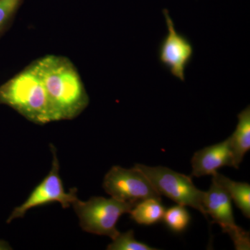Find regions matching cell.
Masks as SVG:
<instances>
[{"label":"cell","instance_id":"6da1fadb","mask_svg":"<svg viewBox=\"0 0 250 250\" xmlns=\"http://www.w3.org/2000/svg\"><path fill=\"white\" fill-rule=\"evenodd\" d=\"M58 121L73 120L90 103L84 83L67 57L49 54L34 61Z\"/></svg>","mask_w":250,"mask_h":250},{"label":"cell","instance_id":"5b68a950","mask_svg":"<svg viewBox=\"0 0 250 250\" xmlns=\"http://www.w3.org/2000/svg\"><path fill=\"white\" fill-rule=\"evenodd\" d=\"M49 146L53 158L52 168L42 182L31 191L24 203L14 208L6 220V223H10L16 218H23L28 210L35 207L59 202L62 208H70L72 204L78 200L76 188L70 189L69 192L65 191L59 174L60 165L57 148L54 147V145L50 144Z\"/></svg>","mask_w":250,"mask_h":250},{"label":"cell","instance_id":"7c38bea8","mask_svg":"<svg viewBox=\"0 0 250 250\" xmlns=\"http://www.w3.org/2000/svg\"><path fill=\"white\" fill-rule=\"evenodd\" d=\"M165 211L161 200L149 198L136 204L129 213L131 219L139 225H151L162 220Z\"/></svg>","mask_w":250,"mask_h":250},{"label":"cell","instance_id":"9c48e42d","mask_svg":"<svg viewBox=\"0 0 250 250\" xmlns=\"http://www.w3.org/2000/svg\"><path fill=\"white\" fill-rule=\"evenodd\" d=\"M192 176L196 177L212 175L224 166L233 167V159L229 140L203 148L192 156Z\"/></svg>","mask_w":250,"mask_h":250},{"label":"cell","instance_id":"52a82bcc","mask_svg":"<svg viewBox=\"0 0 250 250\" xmlns=\"http://www.w3.org/2000/svg\"><path fill=\"white\" fill-rule=\"evenodd\" d=\"M203 207L206 215H209L213 223L218 224L223 232L229 235L236 250H250V233L235 223L231 197L224 188L213 180L209 190L204 194Z\"/></svg>","mask_w":250,"mask_h":250},{"label":"cell","instance_id":"5bb4252c","mask_svg":"<svg viewBox=\"0 0 250 250\" xmlns=\"http://www.w3.org/2000/svg\"><path fill=\"white\" fill-rule=\"evenodd\" d=\"M113 242L108 245V250H155L156 248H151L145 243L136 241L134 238L133 230H129L125 233H119L112 240Z\"/></svg>","mask_w":250,"mask_h":250},{"label":"cell","instance_id":"8fae6325","mask_svg":"<svg viewBox=\"0 0 250 250\" xmlns=\"http://www.w3.org/2000/svg\"><path fill=\"white\" fill-rule=\"evenodd\" d=\"M214 181L228 192L237 207L246 218H250V186L249 184L237 182L218 172L213 175Z\"/></svg>","mask_w":250,"mask_h":250},{"label":"cell","instance_id":"3957f363","mask_svg":"<svg viewBox=\"0 0 250 250\" xmlns=\"http://www.w3.org/2000/svg\"><path fill=\"white\" fill-rule=\"evenodd\" d=\"M134 204L103 197H93L88 201L77 200L72 204L81 228L86 232L108 236L112 240L118 234L116 225L121 215L129 213Z\"/></svg>","mask_w":250,"mask_h":250},{"label":"cell","instance_id":"4fadbf2b","mask_svg":"<svg viewBox=\"0 0 250 250\" xmlns=\"http://www.w3.org/2000/svg\"><path fill=\"white\" fill-rule=\"evenodd\" d=\"M163 219L171 230L182 232L190 223V216L186 207L178 205L166 210Z\"/></svg>","mask_w":250,"mask_h":250},{"label":"cell","instance_id":"9a60e30c","mask_svg":"<svg viewBox=\"0 0 250 250\" xmlns=\"http://www.w3.org/2000/svg\"><path fill=\"white\" fill-rule=\"evenodd\" d=\"M23 2L24 0H0V36L11 25Z\"/></svg>","mask_w":250,"mask_h":250},{"label":"cell","instance_id":"7a4b0ae2","mask_svg":"<svg viewBox=\"0 0 250 250\" xmlns=\"http://www.w3.org/2000/svg\"><path fill=\"white\" fill-rule=\"evenodd\" d=\"M0 104L34 124L59 121L34 62L0 85Z\"/></svg>","mask_w":250,"mask_h":250},{"label":"cell","instance_id":"30bf717a","mask_svg":"<svg viewBox=\"0 0 250 250\" xmlns=\"http://www.w3.org/2000/svg\"><path fill=\"white\" fill-rule=\"evenodd\" d=\"M238 123L236 130L229 140L230 148L232 153L233 167L238 169L245 154L250 149V108H245L238 115Z\"/></svg>","mask_w":250,"mask_h":250},{"label":"cell","instance_id":"8992f818","mask_svg":"<svg viewBox=\"0 0 250 250\" xmlns=\"http://www.w3.org/2000/svg\"><path fill=\"white\" fill-rule=\"evenodd\" d=\"M103 188L111 197L137 204L149 198L161 200V195L139 169H126L121 166H113L108 171L103 181Z\"/></svg>","mask_w":250,"mask_h":250},{"label":"cell","instance_id":"277c9868","mask_svg":"<svg viewBox=\"0 0 250 250\" xmlns=\"http://www.w3.org/2000/svg\"><path fill=\"white\" fill-rule=\"evenodd\" d=\"M134 166L145 174L161 195L168 197L179 205L192 207L207 218L203 207L205 192L197 188L191 177L163 166L151 167L143 164Z\"/></svg>","mask_w":250,"mask_h":250},{"label":"cell","instance_id":"ba28073f","mask_svg":"<svg viewBox=\"0 0 250 250\" xmlns=\"http://www.w3.org/2000/svg\"><path fill=\"white\" fill-rule=\"evenodd\" d=\"M167 34L159 47V60L173 76L185 80V70L193 56V47L186 36L174 27L169 11L164 10Z\"/></svg>","mask_w":250,"mask_h":250}]
</instances>
